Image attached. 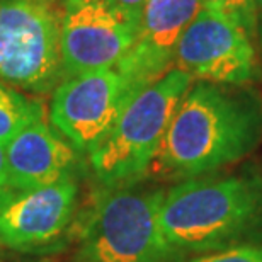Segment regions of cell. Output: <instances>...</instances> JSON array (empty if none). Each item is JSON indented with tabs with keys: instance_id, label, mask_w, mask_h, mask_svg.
Segmentation results:
<instances>
[{
	"instance_id": "cell-1",
	"label": "cell",
	"mask_w": 262,
	"mask_h": 262,
	"mask_svg": "<svg viewBox=\"0 0 262 262\" xmlns=\"http://www.w3.org/2000/svg\"><path fill=\"white\" fill-rule=\"evenodd\" d=\"M260 143V91L194 80L167 126L148 176L181 182L216 174L247 159Z\"/></svg>"
},
{
	"instance_id": "cell-10",
	"label": "cell",
	"mask_w": 262,
	"mask_h": 262,
	"mask_svg": "<svg viewBox=\"0 0 262 262\" xmlns=\"http://www.w3.org/2000/svg\"><path fill=\"white\" fill-rule=\"evenodd\" d=\"M72 177L39 189L17 192L0 204V244L14 250L48 245L65 232L77 208Z\"/></svg>"
},
{
	"instance_id": "cell-11",
	"label": "cell",
	"mask_w": 262,
	"mask_h": 262,
	"mask_svg": "<svg viewBox=\"0 0 262 262\" xmlns=\"http://www.w3.org/2000/svg\"><path fill=\"white\" fill-rule=\"evenodd\" d=\"M10 182L15 191H33L70 177L77 150L45 121L24 128L5 145Z\"/></svg>"
},
{
	"instance_id": "cell-13",
	"label": "cell",
	"mask_w": 262,
	"mask_h": 262,
	"mask_svg": "<svg viewBox=\"0 0 262 262\" xmlns=\"http://www.w3.org/2000/svg\"><path fill=\"white\" fill-rule=\"evenodd\" d=\"M199 2H201V7L235 20L257 41V9H255V0H199Z\"/></svg>"
},
{
	"instance_id": "cell-2",
	"label": "cell",
	"mask_w": 262,
	"mask_h": 262,
	"mask_svg": "<svg viewBox=\"0 0 262 262\" xmlns=\"http://www.w3.org/2000/svg\"><path fill=\"white\" fill-rule=\"evenodd\" d=\"M160 227L186 262L192 257L262 244V176L209 174L165 191Z\"/></svg>"
},
{
	"instance_id": "cell-3",
	"label": "cell",
	"mask_w": 262,
	"mask_h": 262,
	"mask_svg": "<svg viewBox=\"0 0 262 262\" xmlns=\"http://www.w3.org/2000/svg\"><path fill=\"white\" fill-rule=\"evenodd\" d=\"M192 82L186 72L172 68L128 102L106 138L89 154L104 187L138 184L148 176L167 126Z\"/></svg>"
},
{
	"instance_id": "cell-5",
	"label": "cell",
	"mask_w": 262,
	"mask_h": 262,
	"mask_svg": "<svg viewBox=\"0 0 262 262\" xmlns=\"http://www.w3.org/2000/svg\"><path fill=\"white\" fill-rule=\"evenodd\" d=\"M60 31L55 0H0V80L50 92L63 78Z\"/></svg>"
},
{
	"instance_id": "cell-15",
	"label": "cell",
	"mask_w": 262,
	"mask_h": 262,
	"mask_svg": "<svg viewBox=\"0 0 262 262\" xmlns=\"http://www.w3.org/2000/svg\"><path fill=\"white\" fill-rule=\"evenodd\" d=\"M15 189L10 182V172L7 164V154H5V145L0 143V204H4L9 198L14 196Z\"/></svg>"
},
{
	"instance_id": "cell-4",
	"label": "cell",
	"mask_w": 262,
	"mask_h": 262,
	"mask_svg": "<svg viewBox=\"0 0 262 262\" xmlns=\"http://www.w3.org/2000/svg\"><path fill=\"white\" fill-rule=\"evenodd\" d=\"M104 189L80 232L77 262H186L160 227L165 189Z\"/></svg>"
},
{
	"instance_id": "cell-9",
	"label": "cell",
	"mask_w": 262,
	"mask_h": 262,
	"mask_svg": "<svg viewBox=\"0 0 262 262\" xmlns=\"http://www.w3.org/2000/svg\"><path fill=\"white\" fill-rule=\"evenodd\" d=\"M199 9V0H146L133 45L116 67L135 91L148 87L174 68L177 45Z\"/></svg>"
},
{
	"instance_id": "cell-16",
	"label": "cell",
	"mask_w": 262,
	"mask_h": 262,
	"mask_svg": "<svg viewBox=\"0 0 262 262\" xmlns=\"http://www.w3.org/2000/svg\"><path fill=\"white\" fill-rule=\"evenodd\" d=\"M106 2L111 4L114 9H118L119 12L126 15L131 23L138 24L140 15L143 12L146 0H106Z\"/></svg>"
},
{
	"instance_id": "cell-14",
	"label": "cell",
	"mask_w": 262,
	"mask_h": 262,
	"mask_svg": "<svg viewBox=\"0 0 262 262\" xmlns=\"http://www.w3.org/2000/svg\"><path fill=\"white\" fill-rule=\"evenodd\" d=\"M187 262H262V244H249L222 252L192 257Z\"/></svg>"
},
{
	"instance_id": "cell-8",
	"label": "cell",
	"mask_w": 262,
	"mask_h": 262,
	"mask_svg": "<svg viewBox=\"0 0 262 262\" xmlns=\"http://www.w3.org/2000/svg\"><path fill=\"white\" fill-rule=\"evenodd\" d=\"M63 80L116 68L135 41L136 24L106 0H61Z\"/></svg>"
},
{
	"instance_id": "cell-12",
	"label": "cell",
	"mask_w": 262,
	"mask_h": 262,
	"mask_svg": "<svg viewBox=\"0 0 262 262\" xmlns=\"http://www.w3.org/2000/svg\"><path fill=\"white\" fill-rule=\"evenodd\" d=\"M43 104L0 80V143L7 145L24 128L43 121Z\"/></svg>"
},
{
	"instance_id": "cell-17",
	"label": "cell",
	"mask_w": 262,
	"mask_h": 262,
	"mask_svg": "<svg viewBox=\"0 0 262 262\" xmlns=\"http://www.w3.org/2000/svg\"><path fill=\"white\" fill-rule=\"evenodd\" d=\"M255 9H257V43L262 50V0H255Z\"/></svg>"
},
{
	"instance_id": "cell-6",
	"label": "cell",
	"mask_w": 262,
	"mask_h": 262,
	"mask_svg": "<svg viewBox=\"0 0 262 262\" xmlns=\"http://www.w3.org/2000/svg\"><path fill=\"white\" fill-rule=\"evenodd\" d=\"M174 68L192 80L252 85L262 78L259 45L235 20L201 7L177 45Z\"/></svg>"
},
{
	"instance_id": "cell-7",
	"label": "cell",
	"mask_w": 262,
	"mask_h": 262,
	"mask_svg": "<svg viewBox=\"0 0 262 262\" xmlns=\"http://www.w3.org/2000/svg\"><path fill=\"white\" fill-rule=\"evenodd\" d=\"M138 92L116 68L65 78L55 89L50 121L77 151L91 154Z\"/></svg>"
}]
</instances>
